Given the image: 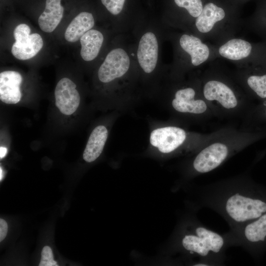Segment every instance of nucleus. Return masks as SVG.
<instances>
[{
    "instance_id": "nucleus-9",
    "label": "nucleus",
    "mask_w": 266,
    "mask_h": 266,
    "mask_svg": "<svg viewBox=\"0 0 266 266\" xmlns=\"http://www.w3.org/2000/svg\"><path fill=\"white\" fill-rule=\"evenodd\" d=\"M138 63L146 73H151L155 69L158 56V43L152 33H144L140 39L137 51Z\"/></svg>"
},
{
    "instance_id": "nucleus-7",
    "label": "nucleus",
    "mask_w": 266,
    "mask_h": 266,
    "mask_svg": "<svg viewBox=\"0 0 266 266\" xmlns=\"http://www.w3.org/2000/svg\"><path fill=\"white\" fill-rule=\"evenodd\" d=\"M196 233L197 236L188 235L183 238L182 245L186 250L205 256L209 251L218 252L223 245L224 240L220 235L204 228H198Z\"/></svg>"
},
{
    "instance_id": "nucleus-14",
    "label": "nucleus",
    "mask_w": 266,
    "mask_h": 266,
    "mask_svg": "<svg viewBox=\"0 0 266 266\" xmlns=\"http://www.w3.org/2000/svg\"><path fill=\"white\" fill-rule=\"evenodd\" d=\"M179 42L182 48L190 55L193 66H198L208 58L209 48L198 37L183 34L181 36Z\"/></svg>"
},
{
    "instance_id": "nucleus-26",
    "label": "nucleus",
    "mask_w": 266,
    "mask_h": 266,
    "mask_svg": "<svg viewBox=\"0 0 266 266\" xmlns=\"http://www.w3.org/2000/svg\"><path fill=\"white\" fill-rule=\"evenodd\" d=\"M7 153V148L1 146L0 147V159L3 158L6 155Z\"/></svg>"
},
{
    "instance_id": "nucleus-15",
    "label": "nucleus",
    "mask_w": 266,
    "mask_h": 266,
    "mask_svg": "<svg viewBox=\"0 0 266 266\" xmlns=\"http://www.w3.org/2000/svg\"><path fill=\"white\" fill-rule=\"evenodd\" d=\"M94 24V17L91 13H80L67 26L64 34L65 39L69 42L77 41L86 32L91 30Z\"/></svg>"
},
{
    "instance_id": "nucleus-6",
    "label": "nucleus",
    "mask_w": 266,
    "mask_h": 266,
    "mask_svg": "<svg viewBox=\"0 0 266 266\" xmlns=\"http://www.w3.org/2000/svg\"><path fill=\"white\" fill-rule=\"evenodd\" d=\"M130 58L123 49L112 50L107 55L98 72V79L103 83H109L123 77L128 71Z\"/></svg>"
},
{
    "instance_id": "nucleus-11",
    "label": "nucleus",
    "mask_w": 266,
    "mask_h": 266,
    "mask_svg": "<svg viewBox=\"0 0 266 266\" xmlns=\"http://www.w3.org/2000/svg\"><path fill=\"white\" fill-rule=\"evenodd\" d=\"M15 38V42L11 51L14 57L20 60H27L33 58L43 45L42 37L37 33L28 34Z\"/></svg>"
},
{
    "instance_id": "nucleus-16",
    "label": "nucleus",
    "mask_w": 266,
    "mask_h": 266,
    "mask_svg": "<svg viewBox=\"0 0 266 266\" xmlns=\"http://www.w3.org/2000/svg\"><path fill=\"white\" fill-rule=\"evenodd\" d=\"M224 9L212 2L206 3L200 15L197 17L196 26L199 32L207 33L210 32L217 22L224 18Z\"/></svg>"
},
{
    "instance_id": "nucleus-17",
    "label": "nucleus",
    "mask_w": 266,
    "mask_h": 266,
    "mask_svg": "<svg viewBox=\"0 0 266 266\" xmlns=\"http://www.w3.org/2000/svg\"><path fill=\"white\" fill-rule=\"evenodd\" d=\"M101 33L97 30H90L80 39V55L85 61L94 60L98 55L103 41Z\"/></svg>"
},
{
    "instance_id": "nucleus-5",
    "label": "nucleus",
    "mask_w": 266,
    "mask_h": 266,
    "mask_svg": "<svg viewBox=\"0 0 266 266\" xmlns=\"http://www.w3.org/2000/svg\"><path fill=\"white\" fill-rule=\"evenodd\" d=\"M226 210L229 215L237 222H244L260 217L266 212V203L236 194L227 201Z\"/></svg>"
},
{
    "instance_id": "nucleus-27",
    "label": "nucleus",
    "mask_w": 266,
    "mask_h": 266,
    "mask_svg": "<svg viewBox=\"0 0 266 266\" xmlns=\"http://www.w3.org/2000/svg\"><path fill=\"white\" fill-rule=\"evenodd\" d=\"M0 180L1 181L3 177V172L1 167L0 168Z\"/></svg>"
},
{
    "instance_id": "nucleus-12",
    "label": "nucleus",
    "mask_w": 266,
    "mask_h": 266,
    "mask_svg": "<svg viewBox=\"0 0 266 266\" xmlns=\"http://www.w3.org/2000/svg\"><path fill=\"white\" fill-rule=\"evenodd\" d=\"M108 129L104 126H96L92 131L86 147L83 158L88 163L95 161L101 154L108 136Z\"/></svg>"
},
{
    "instance_id": "nucleus-28",
    "label": "nucleus",
    "mask_w": 266,
    "mask_h": 266,
    "mask_svg": "<svg viewBox=\"0 0 266 266\" xmlns=\"http://www.w3.org/2000/svg\"><path fill=\"white\" fill-rule=\"evenodd\" d=\"M195 266H206L207 265H205V264H197V265H195Z\"/></svg>"
},
{
    "instance_id": "nucleus-2",
    "label": "nucleus",
    "mask_w": 266,
    "mask_h": 266,
    "mask_svg": "<svg viewBox=\"0 0 266 266\" xmlns=\"http://www.w3.org/2000/svg\"><path fill=\"white\" fill-rule=\"evenodd\" d=\"M228 126L209 133L189 131L184 124L174 120L153 129L149 135L150 147L159 153L169 155L182 152H197L208 142L223 133Z\"/></svg>"
},
{
    "instance_id": "nucleus-8",
    "label": "nucleus",
    "mask_w": 266,
    "mask_h": 266,
    "mask_svg": "<svg viewBox=\"0 0 266 266\" xmlns=\"http://www.w3.org/2000/svg\"><path fill=\"white\" fill-rule=\"evenodd\" d=\"M76 88V84L67 77L62 78L57 84L54 91L56 105L65 115L73 114L79 105L80 96Z\"/></svg>"
},
{
    "instance_id": "nucleus-23",
    "label": "nucleus",
    "mask_w": 266,
    "mask_h": 266,
    "mask_svg": "<svg viewBox=\"0 0 266 266\" xmlns=\"http://www.w3.org/2000/svg\"><path fill=\"white\" fill-rule=\"evenodd\" d=\"M101 1L110 13L116 15L122 11L125 0H101Z\"/></svg>"
},
{
    "instance_id": "nucleus-24",
    "label": "nucleus",
    "mask_w": 266,
    "mask_h": 266,
    "mask_svg": "<svg viewBox=\"0 0 266 266\" xmlns=\"http://www.w3.org/2000/svg\"><path fill=\"white\" fill-rule=\"evenodd\" d=\"M39 266H58L57 263L53 259V255L51 248L44 246L41 251V258Z\"/></svg>"
},
{
    "instance_id": "nucleus-4",
    "label": "nucleus",
    "mask_w": 266,
    "mask_h": 266,
    "mask_svg": "<svg viewBox=\"0 0 266 266\" xmlns=\"http://www.w3.org/2000/svg\"><path fill=\"white\" fill-rule=\"evenodd\" d=\"M199 89L193 86L180 88L167 99L165 105L174 120L184 124H201L217 118Z\"/></svg>"
},
{
    "instance_id": "nucleus-19",
    "label": "nucleus",
    "mask_w": 266,
    "mask_h": 266,
    "mask_svg": "<svg viewBox=\"0 0 266 266\" xmlns=\"http://www.w3.org/2000/svg\"><path fill=\"white\" fill-rule=\"evenodd\" d=\"M242 81L251 100L253 98L261 102L266 99V72L247 75Z\"/></svg>"
},
{
    "instance_id": "nucleus-20",
    "label": "nucleus",
    "mask_w": 266,
    "mask_h": 266,
    "mask_svg": "<svg viewBox=\"0 0 266 266\" xmlns=\"http://www.w3.org/2000/svg\"><path fill=\"white\" fill-rule=\"evenodd\" d=\"M240 128H255L266 125V99L255 104L242 120Z\"/></svg>"
},
{
    "instance_id": "nucleus-21",
    "label": "nucleus",
    "mask_w": 266,
    "mask_h": 266,
    "mask_svg": "<svg viewBox=\"0 0 266 266\" xmlns=\"http://www.w3.org/2000/svg\"><path fill=\"white\" fill-rule=\"evenodd\" d=\"M244 234L246 238L251 242L264 240L266 236V214L248 225Z\"/></svg>"
},
{
    "instance_id": "nucleus-3",
    "label": "nucleus",
    "mask_w": 266,
    "mask_h": 266,
    "mask_svg": "<svg viewBox=\"0 0 266 266\" xmlns=\"http://www.w3.org/2000/svg\"><path fill=\"white\" fill-rule=\"evenodd\" d=\"M201 91L218 118L242 120L255 104L248 96L239 94L230 83L220 78L204 80Z\"/></svg>"
},
{
    "instance_id": "nucleus-22",
    "label": "nucleus",
    "mask_w": 266,
    "mask_h": 266,
    "mask_svg": "<svg viewBox=\"0 0 266 266\" xmlns=\"http://www.w3.org/2000/svg\"><path fill=\"white\" fill-rule=\"evenodd\" d=\"M174 2L179 7L185 8L195 18L200 15L203 9L201 0H174Z\"/></svg>"
},
{
    "instance_id": "nucleus-10",
    "label": "nucleus",
    "mask_w": 266,
    "mask_h": 266,
    "mask_svg": "<svg viewBox=\"0 0 266 266\" xmlns=\"http://www.w3.org/2000/svg\"><path fill=\"white\" fill-rule=\"evenodd\" d=\"M23 78L18 72L5 70L0 73V99L6 104H16L21 100Z\"/></svg>"
},
{
    "instance_id": "nucleus-1",
    "label": "nucleus",
    "mask_w": 266,
    "mask_h": 266,
    "mask_svg": "<svg viewBox=\"0 0 266 266\" xmlns=\"http://www.w3.org/2000/svg\"><path fill=\"white\" fill-rule=\"evenodd\" d=\"M265 138L266 126L239 129L228 126L223 133L196 152L193 169L199 173L210 172L231 155Z\"/></svg>"
},
{
    "instance_id": "nucleus-18",
    "label": "nucleus",
    "mask_w": 266,
    "mask_h": 266,
    "mask_svg": "<svg viewBox=\"0 0 266 266\" xmlns=\"http://www.w3.org/2000/svg\"><path fill=\"white\" fill-rule=\"evenodd\" d=\"M252 51L251 44L241 39H231L222 45L219 53L222 57L231 60H239L249 56Z\"/></svg>"
},
{
    "instance_id": "nucleus-25",
    "label": "nucleus",
    "mask_w": 266,
    "mask_h": 266,
    "mask_svg": "<svg viewBox=\"0 0 266 266\" xmlns=\"http://www.w3.org/2000/svg\"><path fill=\"white\" fill-rule=\"evenodd\" d=\"M8 230L6 222L3 219H0V241H2L5 237Z\"/></svg>"
},
{
    "instance_id": "nucleus-13",
    "label": "nucleus",
    "mask_w": 266,
    "mask_h": 266,
    "mask_svg": "<svg viewBox=\"0 0 266 266\" xmlns=\"http://www.w3.org/2000/svg\"><path fill=\"white\" fill-rule=\"evenodd\" d=\"M61 0H46L45 7L38 19L40 29L47 33L52 32L60 23L64 8Z\"/></svg>"
}]
</instances>
